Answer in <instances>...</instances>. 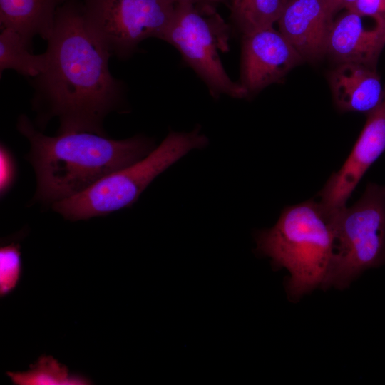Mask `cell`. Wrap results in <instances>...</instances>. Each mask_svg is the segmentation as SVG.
Here are the masks:
<instances>
[{"label":"cell","mask_w":385,"mask_h":385,"mask_svg":"<svg viewBox=\"0 0 385 385\" xmlns=\"http://www.w3.org/2000/svg\"><path fill=\"white\" fill-rule=\"evenodd\" d=\"M68 0H0V27L16 31L32 49L33 39L50 37L58 9Z\"/></svg>","instance_id":"4fadbf2b"},{"label":"cell","mask_w":385,"mask_h":385,"mask_svg":"<svg viewBox=\"0 0 385 385\" xmlns=\"http://www.w3.org/2000/svg\"><path fill=\"white\" fill-rule=\"evenodd\" d=\"M46 53L35 54L21 36L9 28H1L0 76L6 70H14L25 77L35 78L46 65Z\"/></svg>","instance_id":"5bb4252c"},{"label":"cell","mask_w":385,"mask_h":385,"mask_svg":"<svg viewBox=\"0 0 385 385\" xmlns=\"http://www.w3.org/2000/svg\"><path fill=\"white\" fill-rule=\"evenodd\" d=\"M333 17L324 0H284L277 23L303 61L313 62L327 54Z\"/></svg>","instance_id":"30bf717a"},{"label":"cell","mask_w":385,"mask_h":385,"mask_svg":"<svg viewBox=\"0 0 385 385\" xmlns=\"http://www.w3.org/2000/svg\"><path fill=\"white\" fill-rule=\"evenodd\" d=\"M284 0H228L230 18L246 34L273 26L279 19Z\"/></svg>","instance_id":"9a60e30c"},{"label":"cell","mask_w":385,"mask_h":385,"mask_svg":"<svg viewBox=\"0 0 385 385\" xmlns=\"http://www.w3.org/2000/svg\"><path fill=\"white\" fill-rule=\"evenodd\" d=\"M184 0H83L91 34L111 56L129 58L148 38L160 39Z\"/></svg>","instance_id":"52a82bcc"},{"label":"cell","mask_w":385,"mask_h":385,"mask_svg":"<svg viewBox=\"0 0 385 385\" xmlns=\"http://www.w3.org/2000/svg\"><path fill=\"white\" fill-rule=\"evenodd\" d=\"M357 0H328L326 3L329 12L334 16L340 10L348 9Z\"/></svg>","instance_id":"ffe728a7"},{"label":"cell","mask_w":385,"mask_h":385,"mask_svg":"<svg viewBox=\"0 0 385 385\" xmlns=\"http://www.w3.org/2000/svg\"><path fill=\"white\" fill-rule=\"evenodd\" d=\"M329 83L337 106L343 111L369 113L382 101L384 87L376 69L354 63H337Z\"/></svg>","instance_id":"7c38bea8"},{"label":"cell","mask_w":385,"mask_h":385,"mask_svg":"<svg viewBox=\"0 0 385 385\" xmlns=\"http://www.w3.org/2000/svg\"><path fill=\"white\" fill-rule=\"evenodd\" d=\"M334 237L332 213L320 202L309 200L286 207L272 228L259 232L256 251L270 257L274 268L289 272L287 290L296 301L322 284Z\"/></svg>","instance_id":"3957f363"},{"label":"cell","mask_w":385,"mask_h":385,"mask_svg":"<svg viewBox=\"0 0 385 385\" xmlns=\"http://www.w3.org/2000/svg\"><path fill=\"white\" fill-rule=\"evenodd\" d=\"M228 0H184L163 34L161 40L174 46L183 61L202 79L214 98L226 95L245 98L247 92L231 80L220 52L228 48L229 28L217 13Z\"/></svg>","instance_id":"5b68a950"},{"label":"cell","mask_w":385,"mask_h":385,"mask_svg":"<svg viewBox=\"0 0 385 385\" xmlns=\"http://www.w3.org/2000/svg\"><path fill=\"white\" fill-rule=\"evenodd\" d=\"M16 128L31 145L27 158L36 175L35 198L52 204L137 163L155 148L154 142L143 135L124 140L90 132L48 136L36 130L26 115L19 116Z\"/></svg>","instance_id":"7a4b0ae2"},{"label":"cell","mask_w":385,"mask_h":385,"mask_svg":"<svg viewBox=\"0 0 385 385\" xmlns=\"http://www.w3.org/2000/svg\"><path fill=\"white\" fill-rule=\"evenodd\" d=\"M207 144L199 127L187 133L170 131L142 160L103 177L76 195L53 203V209L66 219L77 221L129 207L158 175L190 150Z\"/></svg>","instance_id":"277c9868"},{"label":"cell","mask_w":385,"mask_h":385,"mask_svg":"<svg viewBox=\"0 0 385 385\" xmlns=\"http://www.w3.org/2000/svg\"><path fill=\"white\" fill-rule=\"evenodd\" d=\"M16 385H86L91 381L81 375L69 372L51 356L42 355L30 369L24 372H6Z\"/></svg>","instance_id":"2e32d148"},{"label":"cell","mask_w":385,"mask_h":385,"mask_svg":"<svg viewBox=\"0 0 385 385\" xmlns=\"http://www.w3.org/2000/svg\"><path fill=\"white\" fill-rule=\"evenodd\" d=\"M45 53V69L31 81L38 124L57 117L58 134L106 135L103 120L121 108L125 88L110 71L111 54L89 32L81 0L58 9Z\"/></svg>","instance_id":"6da1fadb"},{"label":"cell","mask_w":385,"mask_h":385,"mask_svg":"<svg viewBox=\"0 0 385 385\" xmlns=\"http://www.w3.org/2000/svg\"><path fill=\"white\" fill-rule=\"evenodd\" d=\"M22 274L20 245L11 243L0 249V296L11 293L18 285Z\"/></svg>","instance_id":"e0dca14e"},{"label":"cell","mask_w":385,"mask_h":385,"mask_svg":"<svg viewBox=\"0 0 385 385\" xmlns=\"http://www.w3.org/2000/svg\"><path fill=\"white\" fill-rule=\"evenodd\" d=\"M14 165L6 148L1 147V192L4 193L13 182Z\"/></svg>","instance_id":"d6986e66"},{"label":"cell","mask_w":385,"mask_h":385,"mask_svg":"<svg viewBox=\"0 0 385 385\" xmlns=\"http://www.w3.org/2000/svg\"><path fill=\"white\" fill-rule=\"evenodd\" d=\"M348 9L361 16L385 19V0H357Z\"/></svg>","instance_id":"ac0fdd59"},{"label":"cell","mask_w":385,"mask_h":385,"mask_svg":"<svg viewBox=\"0 0 385 385\" xmlns=\"http://www.w3.org/2000/svg\"><path fill=\"white\" fill-rule=\"evenodd\" d=\"M330 212L334 245L322 286L344 289L366 270L385 264V185L369 183L353 205Z\"/></svg>","instance_id":"8992f818"},{"label":"cell","mask_w":385,"mask_h":385,"mask_svg":"<svg viewBox=\"0 0 385 385\" xmlns=\"http://www.w3.org/2000/svg\"><path fill=\"white\" fill-rule=\"evenodd\" d=\"M303 59L273 26L242 34L240 81L248 97L281 82Z\"/></svg>","instance_id":"ba28073f"},{"label":"cell","mask_w":385,"mask_h":385,"mask_svg":"<svg viewBox=\"0 0 385 385\" xmlns=\"http://www.w3.org/2000/svg\"><path fill=\"white\" fill-rule=\"evenodd\" d=\"M325 1H327L328 0H324Z\"/></svg>","instance_id":"44dd1931"},{"label":"cell","mask_w":385,"mask_h":385,"mask_svg":"<svg viewBox=\"0 0 385 385\" xmlns=\"http://www.w3.org/2000/svg\"><path fill=\"white\" fill-rule=\"evenodd\" d=\"M385 152V89L381 103L367 119L352 150L342 168L332 174L320 191V204L329 212L346 203L370 166Z\"/></svg>","instance_id":"9c48e42d"},{"label":"cell","mask_w":385,"mask_h":385,"mask_svg":"<svg viewBox=\"0 0 385 385\" xmlns=\"http://www.w3.org/2000/svg\"><path fill=\"white\" fill-rule=\"evenodd\" d=\"M364 16L346 9L334 20L328 38L327 54L337 63H354L376 69L385 46V19L374 18L371 26Z\"/></svg>","instance_id":"8fae6325"}]
</instances>
